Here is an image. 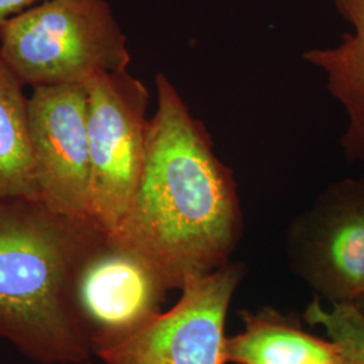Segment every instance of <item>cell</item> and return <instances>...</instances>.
Returning <instances> with one entry per match:
<instances>
[{"instance_id": "cell-1", "label": "cell", "mask_w": 364, "mask_h": 364, "mask_svg": "<svg viewBox=\"0 0 364 364\" xmlns=\"http://www.w3.org/2000/svg\"><path fill=\"white\" fill-rule=\"evenodd\" d=\"M156 109L144 174L109 239L144 260L168 290L231 262L243 232L232 170L208 130L165 73L156 76Z\"/></svg>"}, {"instance_id": "cell-2", "label": "cell", "mask_w": 364, "mask_h": 364, "mask_svg": "<svg viewBox=\"0 0 364 364\" xmlns=\"http://www.w3.org/2000/svg\"><path fill=\"white\" fill-rule=\"evenodd\" d=\"M108 240L93 218L55 212L41 198L1 201L0 338L41 364L90 360L78 277Z\"/></svg>"}, {"instance_id": "cell-3", "label": "cell", "mask_w": 364, "mask_h": 364, "mask_svg": "<svg viewBox=\"0 0 364 364\" xmlns=\"http://www.w3.org/2000/svg\"><path fill=\"white\" fill-rule=\"evenodd\" d=\"M0 55L25 85H85L129 70L127 36L105 0H45L0 26Z\"/></svg>"}, {"instance_id": "cell-4", "label": "cell", "mask_w": 364, "mask_h": 364, "mask_svg": "<svg viewBox=\"0 0 364 364\" xmlns=\"http://www.w3.org/2000/svg\"><path fill=\"white\" fill-rule=\"evenodd\" d=\"M91 159V215L108 235L124 219L144 174L150 93L129 70L85 84Z\"/></svg>"}, {"instance_id": "cell-5", "label": "cell", "mask_w": 364, "mask_h": 364, "mask_svg": "<svg viewBox=\"0 0 364 364\" xmlns=\"http://www.w3.org/2000/svg\"><path fill=\"white\" fill-rule=\"evenodd\" d=\"M287 258L293 273L329 304L364 294V180L332 182L290 223Z\"/></svg>"}, {"instance_id": "cell-6", "label": "cell", "mask_w": 364, "mask_h": 364, "mask_svg": "<svg viewBox=\"0 0 364 364\" xmlns=\"http://www.w3.org/2000/svg\"><path fill=\"white\" fill-rule=\"evenodd\" d=\"M245 266L230 262L189 279L176 305L97 358L105 364H227L225 320Z\"/></svg>"}, {"instance_id": "cell-7", "label": "cell", "mask_w": 364, "mask_h": 364, "mask_svg": "<svg viewBox=\"0 0 364 364\" xmlns=\"http://www.w3.org/2000/svg\"><path fill=\"white\" fill-rule=\"evenodd\" d=\"M28 129L41 200L55 212L92 218L85 85L34 88Z\"/></svg>"}, {"instance_id": "cell-8", "label": "cell", "mask_w": 364, "mask_h": 364, "mask_svg": "<svg viewBox=\"0 0 364 364\" xmlns=\"http://www.w3.org/2000/svg\"><path fill=\"white\" fill-rule=\"evenodd\" d=\"M153 269L111 239L78 277L77 302L93 355L115 348L149 326L168 296Z\"/></svg>"}, {"instance_id": "cell-9", "label": "cell", "mask_w": 364, "mask_h": 364, "mask_svg": "<svg viewBox=\"0 0 364 364\" xmlns=\"http://www.w3.org/2000/svg\"><path fill=\"white\" fill-rule=\"evenodd\" d=\"M332 1L351 31L335 46L304 52L302 60L324 76L326 90L346 114L340 136L344 156L364 164V0Z\"/></svg>"}, {"instance_id": "cell-10", "label": "cell", "mask_w": 364, "mask_h": 364, "mask_svg": "<svg viewBox=\"0 0 364 364\" xmlns=\"http://www.w3.org/2000/svg\"><path fill=\"white\" fill-rule=\"evenodd\" d=\"M240 317L243 332L225 338L227 364H344L332 340L306 333L293 314L262 308Z\"/></svg>"}, {"instance_id": "cell-11", "label": "cell", "mask_w": 364, "mask_h": 364, "mask_svg": "<svg viewBox=\"0 0 364 364\" xmlns=\"http://www.w3.org/2000/svg\"><path fill=\"white\" fill-rule=\"evenodd\" d=\"M23 87L0 55V203L18 197L41 198Z\"/></svg>"}, {"instance_id": "cell-12", "label": "cell", "mask_w": 364, "mask_h": 364, "mask_svg": "<svg viewBox=\"0 0 364 364\" xmlns=\"http://www.w3.org/2000/svg\"><path fill=\"white\" fill-rule=\"evenodd\" d=\"M305 321L321 326L326 336L338 346L344 364H364V313L353 302L331 304L324 308L318 297L304 312Z\"/></svg>"}, {"instance_id": "cell-13", "label": "cell", "mask_w": 364, "mask_h": 364, "mask_svg": "<svg viewBox=\"0 0 364 364\" xmlns=\"http://www.w3.org/2000/svg\"><path fill=\"white\" fill-rule=\"evenodd\" d=\"M45 0H0V26L14 15L42 3Z\"/></svg>"}, {"instance_id": "cell-14", "label": "cell", "mask_w": 364, "mask_h": 364, "mask_svg": "<svg viewBox=\"0 0 364 364\" xmlns=\"http://www.w3.org/2000/svg\"><path fill=\"white\" fill-rule=\"evenodd\" d=\"M353 304L356 305V308H358L360 312L364 313V294L362 297H359V299H356Z\"/></svg>"}, {"instance_id": "cell-15", "label": "cell", "mask_w": 364, "mask_h": 364, "mask_svg": "<svg viewBox=\"0 0 364 364\" xmlns=\"http://www.w3.org/2000/svg\"><path fill=\"white\" fill-rule=\"evenodd\" d=\"M81 364H95L93 362H92V359H90V360H87V362H84V363Z\"/></svg>"}, {"instance_id": "cell-16", "label": "cell", "mask_w": 364, "mask_h": 364, "mask_svg": "<svg viewBox=\"0 0 364 364\" xmlns=\"http://www.w3.org/2000/svg\"><path fill=\"white\" fill-rule=\"evenodd\" d=\"M45 364H52V363H45Z\"/></svg>"}]
</instances>
